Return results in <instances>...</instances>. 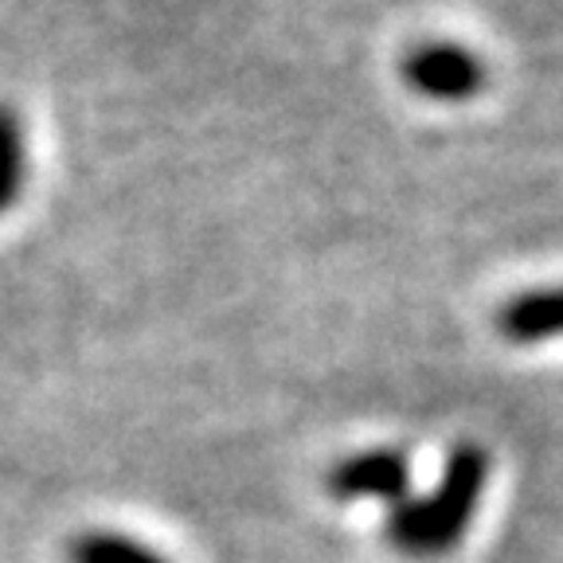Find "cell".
<instances>
[{"instance_id": "cell-6", "label": "cell", "mask_w": 563, "mask_h": 563, "mask_svg": "<svg viewBox=\"0 0 563 563\" xmlns=\"http://www.w3.org/2000/svg\"><path fill=\"white\" fill-rule=\"evenodd\" d=\"M27 176L24 125L9 106H0V216L20 200Z\"/></svg>"}, {"instance_id": "cell-4", "label": "cell", "mask_w": 563, "mask_h": 563, "mask_svg": "<svg viewBox=\"0 0 563 563\" xmlns=\"http://www.w3.org/2000/svg\"><path fill=\"white\" fill-rule=\"evenodd\" d=\"M497 333L512 344H537L563 336V286L560 290H528L497 309Z\"/></svg>"}, {"instance_id": "cell-2", "label": "cell", "mask_w": 563, "mask_h": 563, "mask_svg": "<svg viewBox=\"0 0 563 563\" xmlns=\"http://www.w3.org/2000/svg\"><path fill=\"white\" fill-rule=\"evenodd\" d=\"M399 79L427 102H470L489 82V67L477 52L450 40H427L404 52Z\"/></svg>"}, {"instance_id": "cell-1", "label": "cell", "mask_w": 563, "mask_h": 563, "mask_svg": "<svg viewBox=\"0 0 563 563\" xmlns=\"http://www.w3.org/2000/svg\"><path fill=\"white\" fill-rule=\"evenodd\" d=\"M489 457L482 446H457L450 454L442 482L427 497H407L387 512V540L407 555H442L462 540L482 501Z\"/></svg>"}, {"instance_id": "cell-5", "label": "cell", "mask_w": 563, "mask_h": 563, "mask_svg": "<svg viewBox=\"0 0 563 563\" xmlns=\"http://www.w3.org/2000/svg\"><path fill=\"white\" fill-rule=\"evenodd\" d=\"M70 563H168L165 555H157L153 548L137 544L130 537L118 532H82L67 544Z\"/></svg>"}, {"instance_id": "cell-3", "label": "cell", "mask_w": 563, "mask_h": 563, "mask_svg": "<svg viewBox=\"0 0 563 563\" xmlns=\"http://www.w3.org/2000/svg\"><path fill=\"white\" fill-rule=\"evenodd\" d=\"M329 493L341 501L372 497V501L399 505L411 497V466L399 450H364L329 470Z\"/></svg>"}]
</instances>
